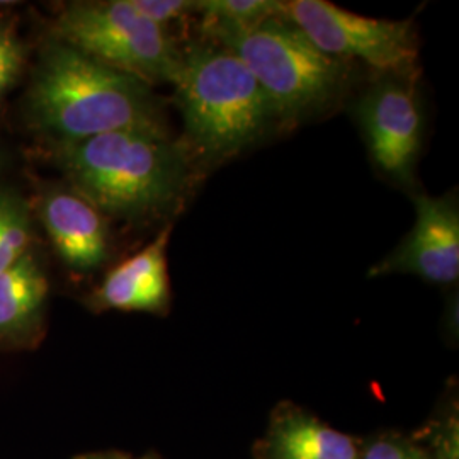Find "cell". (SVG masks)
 <instances>
[{
  "label": "cell",
  "mask_w": 459,
  "mask_h": 459,
  "mask_svg": "<svg viewBox=\"0 0 459 459\" xmlns=\"http://www.w3.org/2000/svg\"><path fill=\"white\" fill-rule=\"evenodd\" d=\"M48 278L30 250L0 274V341H14L33 330L47 307Z\"/></svg>",
  "instance_id": "obj_12"
},
{
  "label": "cell",
  "mask_w": 459,
  "mask_h": 459,
  "mask_svg": "<svg viewBox=\"0 0 459 459\" xmlns=\"http://www.w3.org/2000/svg\"><path fill=\"white\" fill-rule=\"evenodd\" d=\"M56 160L74 193L99 213L125 220L164 216L181 206L193 159L167 132L128 130L58 145Z\"/></svg>",
  "instance_id": "obj_2"
},
{
  "label": "cell",
  "mask_w": 459,
  "mask_h": 459,
  "mask_svg": "<svg viewBox=\"0 0 459 459\" xmlns=\"http://www.w3.org/2000/svg\"><path fill=\"white\" fill-rule=\"evenodd\" d=\"M26 62V47L19 39L0 53V99L17 82Z\"/></svg>",
  "instance_id": "obj_17"
},
{
  "label": "cell",
  "mask_w": 459,
  "mask_h": 459,
  "mask_svg": "<svg viewBox=\"0 0 459 459\" xmlns=\"http://www.w3.org/2000/svg\"><path fill=\"white\" fill-rule=\"evenodd\" d=\"M174 87L184 147L203 164L237 157L278 125L261 85L238 56L216 41L184 51Z\"/></svg>",
  "instance_id": "obj_3"
},
{
  "label": "cell",
  "mask_w": 459,
  "mask_h": 459,
  "mask_svg": "<svg viewBox=\"0 0 459 459\" xmlns=\"http://www.w3.org/2000/svg\"><path fill=\"white\" fill-rule=\"evenodd\" d=\"M415 221L411 231L368 276L411 274L434 284L459 278V206L456 191L444 196L415 195Z\"/></svg>",
  "instance_id": "obj_8"
},
{
  "label": "cell",
  "mask_w": 459,
  "mask_h": 459,
  "mask_svg": "<svg viewBox=\"0 0 459 459\" xmlns=\"http://www.w3.org/2000/svg\"><path fill=\"white\" fill-rule=\"evenodd\" d=\"M41 218L51 244L68 269L91 273L108 259L104 218L77 193L64 189L48 193Z\"/></svg>",
  "instance_id": "obj_10"
},
{
  "label": "cell",
  "mask_w": 459,
  "mask_h": 459,
  "mask_svg": "<svg viewBox=\"0 0 459 459\" xmlns=\"http://www.w3.org/2000/svg\"><path fill=\"white\" fill-rule=\"evenodd\" d=\"M206 30H242L282 14L279 0H196Z\"/></svg>",
  "instance_id": "obj_14"
},
{
  "label": "cell",
  "mask_w": 459,
  "mask_h": 459,
  "mask_svg": "<svg viewBox=\"0 0 459 459\" xmlns=\"http://www.w3.org/2000/svg\"><path fill=\"white\" fill-rule=\"evenodd\" d=\"M263 459H361V444L295 405L274 413L261 444Z\"/></svg>",
  "instance_id": "obj_11"
},
{
  "label": "cell",
  "mask_w": 459,
  "mask_h": 459,
  "mask_svg": "<svg viewBox=\"0 0 459 459\" xmlns=\"http://www.w3.org/2000/svg\"><path fill=\"white\" fill-rule=\"evenodd\" d=\"M133 9L157 26L197 13L196 0H128Z\"/></svg>",
  "instance_id": "obj_16"
},
{
  "label": "cell",
  "mask_w": 459,
  "mask_h": 459,
  "mask_svg": "<svg viewBox=\"0 0 459 459\" xmlns=\"http://www.w3.org/2000/svg\"><path fill=\"white\" fill-rule=\"evenodd\" d=\"M361 459H439L426 446L398 434H381L361 444Z\"/></svg>",
  "instance_id": "obj_15"
},
{
  "label": "cell",
  "mask_w": 459,
  "mask_h": 459,
  "mask_svg": "<svg viewBox=\"0 0 459 459\" xmlns=\"http://www.w3.org/2000/svg\"><path fill=\"white\" fill-rule=\"evenodd\" d=\"M26 108L34 126L58 145L106 133L167 132L162 104L152 83L60 39L43 49Z\"/></svg>",
  "instance_id": "obj_1"
},
{
  "label": "cell",
  "mask_w": 459,
  "mask_h": 459,
  "mask_svg": "<svg viewBox=\"0 0 459 459\" xmlns=\"http://www.w3.org/2000/svg\"><path fill=\"white\" fill-rule=\"evenodd\" d=\"M206 31L240 58L265 92L281 126L327 111L344 92L349 79L344 60L320 51L282 14L250 28Z\"/></svg>",
  "instance_id": "obj_4"
},
{
  "label": "cell",
  "mask_w": 459,
  "mask_h": 459,
  "mask_svg": "<svg viewBox=\"0 0 459 459\" xmlns=\"http://www.w3.org/2000/svg\"><path fill=\"white\" fill-rule=\"evenodd\" d=\"M369 157L398 186L413 187L424 111L411 77L381 75L356 104Z\"/></svg>",
  "instance_id": "obj_7"
},
{
  "label": "cell",
  "mask_w": 459,
  "mask_h": 459,
  "mask_svg": "<svg viewBox=\"0 0 459 459\" xmlns=\"http://www.w3.org/2000/svg\"><path fill=\"white\" fill-rule=\"evenodd\" d=\"M74 459H136L123 456V455H115V453H89V455H81L75 456ZM138 459H150V458H138Z\"/></svg>",
  "instance_id": "obj_19"
},
{
  "label": "cell",
  "mask_w": 459,
  "mask_h": 459,
  "mask_svg": "<svg viewBox=\"0 0 459 459\" xmlns=\"http://www.w3.org/2000/svg\"><path fill=\"white\" fill-rule=\"evenodd\" d=\"M282 16L332 58L361 60L383 75L415 74L419 36L411 19L361 16L325 0L282 2Z\"/></svg>",
  "instance_id": "obj_6"
},
{
  "label": "cell",
  "mask_w": 459,
  "mask_h": 459,
  "mask_svg": "<svg viewBox=\"0 0 459 459\" xmlns=\"http://www.w3.org/2000/svg\"><path fill=\"white\" fill-rule=\"evenodd\" d=\"M19 39H21V38L17 36L13 22H7V21H2V19H0V53H2L4 49L9 48L11 45H14Z\"/></svg>",
  "instance_id": "obj_18"
},
{
  "label": "cell",
  "mask_w": 459,
  "mask_h": 459,
  "mask_svg": "<svg viewBox=\"0 0 459 459\" xmlns=\"http://www.w3.org/2000/svg\"><path fill=\"white\" fill-rule=\"evenodd\" d=\"M0 164H2V155H0Z\"/></svg>",
  "instance_id": "obj_20"
},
{
  "label": "cell",
  "mask_w": 459,
  "mask_h": 459,
  "mask_svg": "<svg viewBox=\"0 0 459 459\" xmlns=\"http://www.w3.org/2000/svg\"><path fill=\"white\" fill-rule=\"evenodd\" d=\"M55 33V39L148 83H174L181 70L184 51L128 0L72 2L56 17Z\"/></svg>",
  "instance_id": "obj_5"
},
{
  "label": "cell",
  "mask_w": 459,
  "mask_h": 459,
  "mask_svg": "<svg viewBox=\"0 0 459 459\" xmlns=\"http://www.w3.org/2000/svg\"><path fill=\"white\" fill-rule=\"evenodd\" d=\"M172 225L165 227L152 244L115 267L98 291L92 307L98 310L164 313L170 301L167 247Z\"/></svg>",
  "instance_id": "obj_9"
},
{
  "label": "cell",
  "mask_w": 459,
  "mask_h": 459,
  "mask_svg": "<svg viewBox=\"0 0 459 459\" xmlns=\"http://www.w3.org/2000/svg\"><path fill=\"white\" fill-rule=\"evenodd\" d=\"M33 238L30 208L14 189L0 187V274L17 263Z\"/></svg>",
  "instance_id": "obj_13"
}]
</instances>
